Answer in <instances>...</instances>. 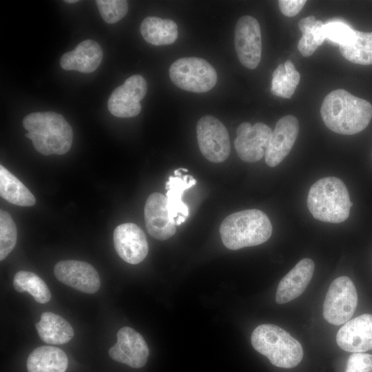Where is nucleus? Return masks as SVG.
<instances>
[{
	"label": "nucleus",
	"mask_w": 372,
	"mask_h": 372,
	"mask_svg": "<svg viewBox=\"0 0 372 372\" xmlns=\"http://www.w3.org/2000/svg\"><path fill=\"white\" fill-rule=\"evenodd\" d=\"M54 273L58 280L83 293H94L101 286L98 272L85 262L73 260L59 261L54 266Z\"/></svg>",
	"instance_id": "ddd939ff"
},
{
	"label": "nucleus",
	"mask_w": 372,
	"mask_h": 372,
	"mask_svg": "<svg viewBox=\"0 0 372 372\" xmlns=\"http://www.w3.org/2000/svg\"><path fill=\"white\" fill-rule=\"evenodd\" d=\"M300 80V75L297 70L287 74L284 65L280 64L273 72L271 92L276 96L290 99Z\"/></svg>",
	"instance_id": "bb28decb"
},
{
	"label": "nucleus",
	"mask_w": 372,
	"mask_h": 372,
	"mask_svg": "<svg viewBox=\"0 0 372 372\" xmlns=\"http://www.w3.org/2000/svg\"><path fill=\"white\" fill-rule=\"evenodd\" d=\"M336 342L348 352L372 350V315L362 314L347 322L338 331Z\"/></svg>",
	"instance_id": "f3484780"
},
{
	"label": "nucleus",
	"mask_w": 372,
	"mask_h": 372,
	"mask_svg": "<svg viewBox=\"0 0 372 372\" xmlns=\"http://www.w3.org/2000/svg\"><path fill=\"white\" fill-rule=\"evenodd\" d=\"M103 59L100 45L90 39L77 45L74 50L63 54L60 59L61 67L65 70H76L90 73L96 70Z\"/></svg>",
	"instance_id": "6ab92c4d"
},
{
	"label": "nucleus",
	"mask_w": 372,
	"mask_h": 372,
	"mask_svg": "<svg viewBox=\"0 0 372 372\" xmlns=\"http://www.w3.org/2000/svg\"><path fill=\"white\" fill-rule=\"evenodd\" d=\"M323 35L329 42L339 45L349 42L354 34L355 30L340 20H333L324 24L322 28Z\"/></svg>",
	"instance_id": "c756f323"
},
{
	"label": "nucleus",
	"mask_w": 372,
	"mask_h": 372,
	"mask_svg": "<svg viewBox=\"0 0 372 372\" xmlns=\"http://www.w3.org/2000/svg\"><path fill=\"white\" fill-rule=\"evenodd\" d=\"M180 171V168L175 170V176H170L165 184L170 216L176 221V225H181L189 215L188 207L182 200L183 194L196 183V180L192 176L183 175Z\"/></svg>",
	"instance_id": "aec40b11"
},
{
	"label": "nucleus",
	"mask_w": 372,
	"mask_h": 372,
	"mask_svg": "<svg viewBox=\"0 0 372 372\" xmlns=\"http://www.w3.org/2000/svg\"><path fill=\"white\" fill-rule=\"evenodd\" d=\"M108 353L112 360L138 369L146 364L149 351L139 333L124 327L118 330L117 342L109 349Z\"/></svg>",
	"instance_id": "f8f14e48"
},
{
	"label": "nucleus",
	"mask_w": 372,
	"mask_h": 372,
	"mask_svg": "<svg viewBox=\"0 0 372 372\" xmlns=\"http://www.w3.org/2000/svg\"><path fill=\"white\" fill-rule=\"evenodd\" d=\"M306 2L305 0H280L278 6L285 16L291 17L299 13Z\"/></svg>",
	"instance_id": "473e14b6"
},
{
	"label": "nucleus",
	"mask_w": 372,
	"mask_h": 372,
	"mask_svg": "<svg viewBox=\"0 0 372 372\" xmlns=\"http://www.w3.org/2000/svg\"><path fill=\"white\" fill-rule=\"evenodd\" d=\"M169 77L173 83L185 91L203 93L212 89L217 82V73L206 60L198 57H183L170 66Z\"/></svg>",
	"instance_id": "423d86ee"
},
{
	"label": "nucleus",
	"mask_w": 372,
	"mask_h": 372,
	"mask_svg": "<svg viewBox=\"0 0 372 372\" xmlns=\"http://www.w3.org/2000/svg\"><path fill=\"white\" fill-rule=\"evenodd\" d=\"M96 3L103 19L110 24L120 21L128 11L125 0H97Z\"/></svg>",
	"instance_id": "c85d7f7f"
},
{
	"label": "nucleus",
	"mask_w": 372,
	"mask_h": 372,
	"mask_svg": "<svg viewBox=\"0 0 372 372\" xmlns=\"http://www.w3.org/2000/svg\"><path fill=\"white\" fill-rule=\"evenodd\" d=\"M114 249L124 261L132 265L142 262L148 253V243L143 231L136 224L117 226L113 234Z\"/></svg>",
	"instance_id": "2eb2a0df"
},
{
	"label": "nucleus",
	"mask_w": 372,
	"mask_h": 372,
	"mask_svg": "<svg viewBox=\"0 0 372 372\" xmlns=\"http://www.w3.org/2000/svg\"><path fill=\"white\" fill-rule=\"evenodd\" d=\"M196 134L200 151L206 159L219 163L229 157V136L220 120L211 115L201 117L197 123Z\"/></svg>",
	"instance_id": "6e6552de"
},
{
	"label": "nucleus",
	"mask_w": 372,
	"mask_h": 372,
	"mask_svg": "<svg viewBox=\"0 0 372 372\" xmlns=\"http://www.w3.org/2000/svg\"><path fill=\"white\" fill-rule=\"evenodd\" d=\"M64 1L68 3H74L76 2H78L77 0H65Z\"/></svg>",
	"instance_id": "c9c22d12"
},
{
	"label": "nucleus",
	"mask_w": 372,
	"mask_h": 372,
	"mask_svg": "<svg viewBox=\"0 0 372 372\" xmlns=\"http://www.w3.org/2000/svg\"><path fill=\"white\" fill-rule=\"evenodd\" d=\"M0 194L9 203L21 206H33L36 199L32 192L14 174L0 165Z\"/></svg>",
	"instance_id": "b1692460"
},
{
	"label": "nucleus",
	"mask_w": 372,
	"mask_h": 372,
	"mask_svg": "<svg viewBox=\"0 0 372 372\" xmlns=\"http://www.w3.org/2000/svg\"><path fill=\"white\" fill-rule=\"evenodd\" d=\"M251 342L255 350L280 368L295 367L303 357L300 343L287 331L274 324L258 326L252 332Z\"/></svg>",
	"instance_id": "39448f33"
},
{
	"label": "nucleus",
	"mask_w": 372,
	"mask_h": 372,
	"mask_svg": "<svg viewBox=\"0 0 372 372\" xmlns=\"http://www.w3.org/2000/svg\"><path fill=\"white\" fill-rule=\"evenodd\" d=\"M147 90V82L141 75L131 76L111 94L107 102L110 112L119 118L137 116L141 110L140 101Z\"/></svg>",
	"instance_id": "9d476101"
},
{
	"label": "nucleus",
	"mask_w": 372,
	"mask_h": 372,
	"mask_svg": "<svg viewBox=\"0 0 372 372\" xmlns=\"http://www.w3.org/2000/svg\"><path fill=\"white\" fill-rule=\"evenodd\" d=\"M358 304V294L352 280L343 276L330 285L323 304L325 320L334 325L345 324L353 316Z\"/></svg>",
	"instance_id": "0eeeda50"
},
{
	"label": "nucleus",
	"mask_w": 372,
	"mask_h": 372,
	"mask_svg": "<svg viewBox=\"0 0 372 372\" xmlns=\"http://www.w3.org/2000/svg\"><path fill=\"white\" fill-rule=\"evenodd\" d=\"M40 338L50 344H63L74 336L72 326L61 316L52 312H44L35 324Z\"/></svg>",
	"instance_id": "4be33fe9"
},
{
	"label": "nucleus",
	"mask_w": 372,
	"mask_h": 372,
	"mask_svg": "<svg viewBox=\"0 0 372 372\" xmlns=\"http://www.w3.org/2000/svg\"><path fill=\"white\" fill-rule=\"evenodd\" d=\"M68 359L61 349L51 346H41L34 349L27 360L28 372H65Z\"/></svg>",
	"instance_id": "412c9836"
},
{
	"label": "nucleus",
	"mask_w": 372,
	"mask_h": 372,
	"mask_svg": "<svg viewBox=\"0 0 372 372\" xmlns=\"http://www.w3.org/2000/svg\"><path fill=\"white\" fill-rule=\"evenodd\" d=\"M344 372H372V355L353 353L348 358Z\"/></svg>",
	"instance_id": "2f4dec72"
},
{
	"label": "nucleus",
	"mask_w": 372,
	"mask_h": 372,
	"mask_svg": "<svg viewBox=\"0 0 372 372\" xmlns=\"http://www.w3.org/2000/svg\"><path fill=\"white\" fill-rule=\"evenodd\" d=\"M14 289L20 293H29L39 303H46L51 293L45 282L37 274L27 271H18L13 279Z\"/></svg>",
	"instance_id": "a878e982"
},
{
	"label": "nucleus",
	"mask_w": 372,
	"mask_h": 372,
	"mask_svg": "<svg viewBox=\"0 0 372 372\" xmlns=\"http://www.w3.org/2000/svg\"><path fill=\"white\" fill-rule=\"evenodd\" d=\"M17 238L16 225L10 214L0 211V260H4L14 248Z\"/></svg>",
	"instance_id": "cd10ccee"
},
{
	"label": "nucleus",
	"mask_w": 372,
	"mask_h": 372,
	"mask_svg": "<svg viewBox=\"0 0 372 372\" xmlns=\"http://www.w3.org/2000/svg\"><path fill=\"white\" fill-rule=\"evenodd\" d=\"M314 262L308 258L300 260L280 281L276 301L278 304L288 302L300 296L311 281Z\"/></svg>",
	"instance_id": "a211bd4d"
},
{
	"label": "nucleus",
	"mask_w": 372,
	"mask_h": 372,
	"mask_svg": "<svg viewBox=\"0 0 372 372\" xmlns=\"http://www.w3.org/2000/svg\"><path fill=\"white\" fill-rule=\"evenodd\" d=\"M298 132V120L293 115H286L277 121L265 153L267 165L273 167L284 160L291 150Z\"/></svg>",
	"instance_id": "4468645a"
},
{
	"label": "nucleus",
	"mask_w": 372,
	"mask_h": 372,
	"mask_svg": "<svg viewBox=\"0 0 372 372\" xmlns=\"http://www.w3.org/2000/svg\"><path fill=\"white\" fill-rule=\"evenodd\" d=\"M271 129L258 122L251 125L248 122L241 123L236 130L234 147L241 160L247 163L260 161L264 156Z\"/></svg>",
	"instance_id": "9b49d317"
},
{
	"label": "nucleus",
	"mask_w": 372,
	"mask_h": 372,
	"mask_svg": "<svg viewBox=\"0 0 372 372\" xmlns=\"http://www.w3.org/2000/svg\"><path fill=\"white\" fill-rule=\"evenodd\" d=\"M24 128L37 151L48 156L67 153L72 143L73 132L64 117L54 112H33L23 120Z\"/></svg>",
	"instance_id": "f03ea898"
},
{
	"label": "nucleus",
	"mask_w": 372,
	"mask_h": 372,
	"mask_svg": "<svg viewBox=\"0 0 372 372\" xmlns=\"http://www.w3.org/2000/svg\"><path fill=\"white\" fill-rule=\"evenodd\" d=\"M219 231L224 245L229 249L238 250L265 242L272 234V225L265 212L250 209L227 216Z\"/></svg>",
	"instance_id": "7ed1b4c3"
},
{
	"label": "nucleus",
	"mask_w": 372,
	"mask_h": 372,
	"mask_svg": "<svg viewBox=\"0 0 372 372\" xmlns=\"http://www.w3.org/2000/svg\"><path fill=\"white\" fill-rule=\"evenodd\" d=\"M353 203L348 189L338 178L328 176L311 185L307 206L314 218L322 222L340 223L346 220Z\"/></svg>",
	"instance_id": "20e7f679"
},
{
	"label": "nucleus",
	"mask_w": 372,
	"mask_h": 372,
	"mask_svg": "<svg viewBox=\"0 0 372 372\" xmlns=\"http://www.w3.org/2000/svg\"><path fill=\"white\" fill-rule=\"evenodd\" d=\"M320 115L331 131L352 135L364 130L372 118V105L342 89L335 90L324 98Z\"/></svg>",
	"instance_id": "f257e3e1"
},
{
	"label": "nucleus",
	"mask_w": 372,
	"mask_h": 372,
	"mask_svg": "<svg viewBox=\"0 0 372 372\" xmlns=\"http://www.w3.org/2000/svg\"><path fill=\"white\" fill-rule=\"evenodd\" d=\"M316 21L314 16H309L300 19L298 27L302 36L298 43V49L304 56H309L313 54L318 47L313 34V25Z\"/></svg>",
	"instance_id": "7c9ffc66"
},
{
	"label": "nucleus",
	"mask_w": 372,
	"mask_h": 372,
	"mask_svg": "<svg viewBox=\"0 0 372 372\" xmlns=\"http://www.w3.org/2000/svg\"><path fill=\"white\" fill-rule=\"evenodd\" d=\"M284 66H285L286 73L287 74H291L294 71H296V68L293 63L290 60L286 61L284 64Z\"/></svg>",
	"instance_id": "f704fd0d"
},
{
	"label": "nucleus",
	"mask_w": 372,
	"mask_h": 372,
	"mask_svg": "<svg viewBox=\"0 0 372 372\" xmlns=\"http://www.w3.org/2000/svg\"><path fill=\"white\" fill-rule=\"evenodd\" d=\"M141 32L144 39L154 45L173 43L178 37V26L171 19L147 17L141 25Z\"/></svg>",
	"instance_id": "5701e85b"
},
{
	"label": "nucleus",
	"mask_w": 372,
	"mask_h": 372,
	"mask_svg": "<svg viewBox=\"0 0 372 372\" xmlns=\"http://www.w3.org/2000/svg\"><path fill=\"white\" fill-rule=\"evenodd\" d=\"M341 54L348 61L359 65L372 64V32L354 31L352 39L339 45Z\"/></svg>",
	"instance_id": "393cba45"
},
{
	"label": "nucleus",
	"mask_w": 372,
	"mask_h": 372,
	"mask_svg": "<svg viewBox=\"0 0 372 372\" xmlns=\"http://www.w3.org/2000/svg\"><path fill=\"white\" fill-rule=\"evenodd\" d=\"M144 216L147 230L155 239L165 240L176 233V221L171 218L167 199L163 194L154 192L148 196Z\"/></svg>",
	"instance_id": "dca6fc26"
},
{
	"label": "nucleus",
	"mask_w": 372,
	"mask_h": 372,
	"mask_svg": "<svg viewBox=\"0 0 372 372\" xmlns=\"http://www.w3.org/2000/svg\"><path fill=\"white\" fill-rule=\"evenodd\" d=\"M324 25V23L322 21L320 20H316L313 25V34L314 36L315 41L318 45H320L323 43L324 40L326 39L322 33V26Z\"/></svg>",
	"instance_id": "72a5a7b5"
},
{
	"label": "nucleus",
	"mask_w": 372,
	"mask_h": 372,
	"mask_svg": "<svg viewBox=\"0 0 372 372\" xmlns=\"http://www.w3.org/2000/svg\"><path fill=\"white\" fill-rule=\"evenodd\" d=\"M234 45L240 63L254 70L258 65L262 54V39L259 23L253 17L245 15L236 25Z\"/></svg>",
	"instance_id": "1a4fd4ad"
}]
</instances>
